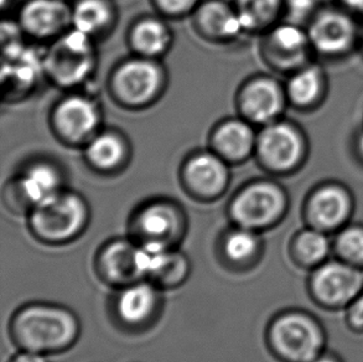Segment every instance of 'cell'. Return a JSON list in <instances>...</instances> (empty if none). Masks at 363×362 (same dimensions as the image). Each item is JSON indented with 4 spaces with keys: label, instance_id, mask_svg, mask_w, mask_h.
Listing matches in <instances>:
<instances>
[{
    "label": "cell",
    "instance_id": "26",
    "mask_svg": "<svg viewBox=\"0 0 363 362\" xmlns=\"http://www.w3.org/2000/svg\"><path fill=\"white\" fill-rule=\"evenodd\" d=\"M130 43L142 57L155 59L167 53L172 43V34L162 20L147 18L140 20L133 28Z\"/></svg>",
    "mask_w": 363,
    "mask_h": 362
},
{
    "label": "cell",
    "instance_id": "18",
    "mask_svg": "<svg viewBox=\"0 0 363 362\" xmlns=\"http://www.w3.org/2000/svg\"><path fill=\"white\" fill-rule=\"evenodd\" d=\"M284 87L290 107L299 112H314L328 98L329 77L324 67L314 60L288 75Z\"/></svg>",
    "mask_w": 363,
    "mask_h": 362
},
{
    "label": "cell",
    "instance_id": "27",
    "mask_svg": "<svg viewBox=\"0 0 363 362\" xmlns=\"http://www.w3.org/2000/svg\"><path fill=\"white\" fill-rule=\"evenodd\" d=\"M236 10L245 31L269 30L283 20L284 0H237Z\"/></svg>",
    "mask_w": 363,
    "mask_h": 362
},
{
    "label": "cell",
    "instance_id": "9",
    "mask_svg": "<svg viewBox=\"0 0 363 362\" xmlns=\"http://www.w3.org/2000/svg\"><path fill=\"white\" fill-rule=\"evenodd\" d=\"M147 265V251L129 236L106 241L94 260L97 278L113 290L145 279Z\"/></svg>",
    "mask_w": 363,
    "mask_h": 362
},
{
    "label": "cell",
    "instance_id": "21",
    "mask_svg": "<svg viewBox=\"0 0 363 362\" xmlns=\"http://www.w3.org/2000/svg\"><path fill=\"white\" fill-rule=\"evenodd\" d=\"M313 287L321 300L331 305H342L359 297L363 287L362 274L351 265L330 262L315 273Z\"/></svg>",
    "mask_w": 363,
    "mask_h": 362
},
{
    "label": "cell",
    "instance_id": "38",
    "mask_svg": "<svg viewBox=\"0 0 363 362\" xmlns=\"http://www.w3.org/2000/svg\"><path fill=\"white\" fill-rule=\"evenodd\" d=\"M310 362H337L335 360L334 358H330V356H318V358H315L313 361Z\"/></svg>",
    "mask_w": 363,
    "mask_h": 362
},
{
    "label": "cell",
    "instance_id": "36",
    "mask_svg": "<svg viewBox=\"0 0 363 362\" xmlns=\"http://www.w3.org/2000/svg\"><path fill=\"white\" fill-rule=\"evenodd\" d=\"M354 149L357 159H359V162L363 163V126L356 133V137H354Z\"/></svg>",
    "mask_w": 363,
    "mask_h": 362
},
{
    "label": "cell",
    "instance_id": "17",
    "mask_svg": "<svg viewBox=\"0 0 363 362\" xmlns=\"http://www.w3.org/2000/svg\"><path fill=\"white\" fill-rule=\"evenodd\" d=\"M182 182L195 200H217L225 194L230 182L226 160L216 153H199L182 169Z\"/></svg>",
    "mask_w": 363,
    "mask_h": 362
},
{
    "label": "cell",
    "instance_id": "20",
    "mask_svg": "<svg viewBox=\"0 0 363 362\" xmlns=\"http://www.w3.org/2000/svg\"><path fill=\"white\" fill-rule=\"evenodd\" d=\"M3 84L9 93L29 89L45 71V59L18 40L3 43Z\"/></svg>",
    "mask_w": 363,
    "mask_h": 362
},
{
    "label": "cell",
    "instance_id": "6",
    "mask_svg": "<svg viewBox=\"0 0 363 362\" xmlns=\"http://www.w3.org/2000/svg\"><path fill=\"white\" fill-rule=\"evenodd\" d=\"M162 292L147 279L114 289L108 299L109 320L123 334L135 336L147 333L162 318Z\"/></svg>",
    "mask_w": 363,
    "mask_h": 362
},
{
    "label": "cell",
    "instance_id": "31",
    "mask_svg": "<svg viewBox=\"0 0 363 362\" xmlns=\"http://www.w3.org/2000/svg\"><path fill=\"white\" fill-rule=\"evenodd\" d=\"M337 250L352 263H363V227L350 226L340 232Z\"/></svg>",
    "mask_w": 363,
    "mask_h": 362
},
{
    "label": "cell",
    "instance_id": "3",
    "mask_svg": "<svg viewBox=\"0 0 363 362\" xmlns=\"http://www.w3.org/2000/svg\"><path fill=\"white\" fill-rule=\"evenodd\" d=\"M361 25L359 13L344 3H324L305 28L315 59H347L359 50Z\"/></svg>",
    "mask_w": 363,
    "mask_h": 362
},
{
    "label": "cell",
    "instance_id": "15",
    "mask_svg": "<svg viewBox=\"0 0 363 362\" xmlns=\"http://www.w3.org/2000/svg\"><path fill=\"white\" fill-rule=\"evenodd\" d=\"M117 97L128 106H144L162 89V72L152 59L139 57L121 65L113 76Z\"/></svg>",
    "mask_w": 363,
    "mask_h": 362
},
{
    "label": "cell",
    "instance_id": "40",
    "mask_svg": "<svg viewBox=\"0 0 363 362\" xmlns=\"http://www.w3.org/2000/svg\"><path fill=\"white\" fill-rule=\"evenodd\" d=\"M361 274H362V279H363V270H362V272H361Z\"/></svg>",
    "mask_w": 363,
    "mask_h": 362
},
{
    "label": "cell",
    "instance_id": "14",
    "mask_svg": "<svg viewBox=\"0 0 363 362\" xmlns=\"http://www.w3.org/2000/svg\"><path fill=\"white\" fill-rule=\"evenodd\" d=\"M354 210V197L339 181H324L310 191L305 202L306 219L318 230H335L344 225Z\"/></svg>",
    "mask_w": 363,
    "mask_h": 362
},
{
    "label": "cell",
    "instance_id": "10",
    "mask_svg": "<svg viewBox=\"0 0 363 362\" xmlns=\"http://www.w3.org/2000/svg\"><path fill=\"white\" fill-rule=\"evenodd\" d=\"M45 72L62 87H74L89 77L94 67L91 36L72 29L62 35L45 56Z\"/></svg>",
    "mask_w": 363,
    "mask_h": 362
},
{
    "label": "cell",
    "instance_id": "1",
    "mask_svg": "<svg viewBox=\"0 0 363 362\" xmlns=\"http://www.w3.org/2000/svg\"><path fill=\"white\" fill-rule=\"evenodd\" d=\"M82 324L72 309L49 302H29L11 314L9 336L18 350L59 355L79 343Z\"/></svg>",
    "mask_w": 363,
    "mask_h": 362
},
{
    "label": "cell",
    "instance_id": "28",
    "mask_svg": "<svg viewBox=\"0 0 363 362\" xmlns=\"http://www.w3.org/2000/svg\"><path fill=\"white\" fill-rule=\"evenodd\" d=\"M113 9L108 0H79L71 10V24L79 33L94 36L108 28Z\"/></svg>",
    "mask_w": 363,
    "mask_h": 362
},
{
    "label": "cell",
    "instance_id": "13",
    "mask_svg": "<svg viewBox=\"0 0 363 362\" xmlns=\"http://www.w3.org/2000/svg\"><path fill=\"white\" fill-rule=\"evenodd\" d=\"M238 106L245 121L264 127L283 118L289 103L284 84L269 76H258L242 87Z\"/></svg>",
    "mask_w": 363,
    "mask_h": 362
},
{
    "label": "cell",
    "instance_id": "2",
    "mask_svg": "<svg viewBox=\"0 0 363 362\" xmlns=\"http://www.w3.org/2000/svg\"><path fill=\"white\" fill-rule=\"evenodd\" d=\"M91 210L84 197L62 190L35 206L28 215V227L34 240L50 247L74 243L89 229Z\"/></svg>",
    "mask_w": 363,
    "mask_h": 362
},
{
    "label": "cell",
    "instance_id": "39",
    "mask_svg": "<svg viewBox=\"0 0 363 362\" xmlns=\"http://www.w3.org/2000/svg\"><path fill=\"white\" fill-rule=\"evenodd\" d=\"M359 50L363 51V19L362 25H361V43H359Z\"/></svg>",
    "mask_w": 363,
    "mask_h": 362
},
{
    "label": "cell",
    "instance_id": "7",
    "mask_svg": "<svg viewBox=\"0 0 363 362\" xmlns=\"http://www.w3.org/2000/svg\"><path fill=\"white\" fill-rule=\"evenodd\" d=\"M255 153L265 170L274 175H290L308 162L309 138L299 124L280 118L262 127Z\"/></svg>",
    "mask_w": 363,
    "mask_h": 362
},
{
    "label": "cell",
    "instance_id": "35",
    "mask_svg": "<svg viewBox=\"0 0 363 362\" xmlns=\"http://www.w3.org/2000/svg\"><path fill=\"white\" fill-rule=\"evenodd\" d=\"M8 362H50L46 355L19 350Z\"/></svg>",
    "mask_w": 363,
    "mask_h": 362
},
{
    "label": "cell",
    "instance_id": "25",
    "mask_svg": "<svg viewBox=\"0 0 363 362\" xmlns=\"http://www.w3.org/2000/svg\"><path fill=\"white\" fill-rule=\"evenodd\" d=\"M197 28L211 40H231L245 30L236 9L226 3L211 0L201 5L196 14Z\"/></svg>",
    "mask_w": 363,
    "mask_h": 362
},
{
    "label": "cell",
    "instance_id": "5",
    "mask_svg": "<svg viewBox=\"0 0 363 362\" xmlns=\"http://www.w3.org/2000/svg\"><path fill=\"white\" fill-rule=\"evenodd\" d=\"M289 206L283 186L273 180H257L237 191L227 215L232 225L262 232L278 225Z\"/></svg>",
    "mask_w": 363,
    "mask_h": 362
},
{
    "label": "cell",
    "instance_id": "32",
    "mask_svg": "<svg viewBox=\"0 0 363 362\" xmlns=\"http://www.w3.org/2000/svg\"><path fill=\"white\" fill-rule=\"evenodd\" d=\"M324 3L323 0H284L283 20L306 28Z\"/></svg>",
    "mask_w": 363,
    "mask_h": 362
},
{
    "label": "cell",
    "instance_id": "16",
    "mask_svg": "<svg viewBox=\"0 0 363 362\" xmlns=\"http://www.w3.org/2000/svg\"><path fill=\"white\" fill-rule=\"evenodd\" d=\"M264 242L259 232L231 225L222 231L215 245L216 260L223 270L235 274L248 273L259 265Z\"/></svg>",
    "mask_w": 363,
    "mask_h": 362
},
{
    "label": "cell",
    "instance_id": "30",
    "mask_svg": "<svg viewBox=\"0 0 363 362\" xmlns=\"http://www.w3.org/2000/svg\"><path fill=\"white\" fill-rule=\"evenodd\" d=\"M330 242L328 237L318 230L303 231L293 243V255L304 263H318L329 255Z\"/></svg>",
    "mask_w": 363,
    "mask_h": 362
},
{
    "label": "cell",
    "instance_id": "33",
    "mask_svg": "<svg viewBox=\"0 0 363 362\" xmlns=\"http://www.w3.org/2000/svg\"><path fill=\"white\" fill-rule=\"evenodd\" d=\"M199 0H155L159 9L169 15L186 14L196 6Z\"/></svg>",
    "mask_w": 363,
    "mask_h": 362
},
{
    "label": "cell",
    "instance_id": "12",
    "mask_svg": "<svg viewBox=\"0 0 363 362\" xmlns=\"http://www.w3.org/2000/svg\"><path fill=\"white\" fill-rule=\"evenodd\" d=\"M62 190V177L59 169L49 163H36L20 175L5 195L8 210L16 215L26 214L40 202Z\"/></svg>",
    "mask_w": 363,
    "mask_h": 362
},
{
    "label": "cell",
    "instance_id": "11",
    "mask_svg": "<svg viewBox=\"0 0 363 362\" xmlns=\"http://www.w3.org/2000/svg\"><path fill=\"white\" fill-rule=\"evenodd\" d=\"M263 55L273 69L286 75L315 60L306 29L284 20L267 30Z\"/></svg>",
    "mask_w": 363,
    "mask_h": 362
},
{
    "label": "cell",
    "instance_id": "22",
    "mask_svg": "<svg viewBox=\"0 0 363 362\" xmlns=\"http://www.w3.org/2000/svg\"><path fill=\"white\" fill-rule=\"evenodd\" d=\"M71 23V10L64 0H30L20 13V26L38 39L60 34Z\"/></svg>",
    "mask_w": 363,
    "mask_h": 362
},
{
    "label": "cell",
    "instance_id": "34",
    "mask_svg": "<svg viewBox=\"0 0 363 362\" xmlns=\"http://www.w3.org/2000/svg\"><path fill=\"white\" fill-rule=\"evenodd\" d=\"M350 319L356 327L363 328V294L359 295L351 304Z\"/></svg>",
    "mask_w": 363,
    "mask_h": 362
},
{
    "label": "cell",
    "instance_id": "37",
    "mask_svg": "<svg viewBox=\"0 0 363 362\" xmlns=\"http://www.w3.org/2000/svg\"><path fill=\"white\" fill-rule=\"evenodd\" d=\"M345 5H347L349 8L354 10L356 13H363V0H339Z\"/></svg>",
    "mask_w": 363,
    "mask_h": 362
},
{
    "label": "cell",
    "instance_id": "24",
    "mask_svg": "<svg viewBox=\"0 0 363 362\" xmlns=\"http://www.w3.org/2000/svg\"><path fill=\"white\" fill-rule=\"evenodd\" d=\"M257 136L248 121L230 119L217 128L212 137L215 152L225 160L240 163L255 152Z\"/></svg>",
    "mask_w": 363,
    "mask_h": 362
},
{
    "label": "cell",
    "instance_id": "8",
    "mask_svg": "<svg viewBox=\"0 0 363 362\" xmlns=\"http://www.w3.org/2000/svg\"><path fill=\"white\" fill-rule=\"evenodd\" d=\"M267 345L284 362H310L323 348V335L313 319L298 312L277 315L267 328Z\"/></svg>",
    "mask_w": 363,
    "mask_h": 362
},
{
    "label": "cell",
    "instance_id": "29",
    "mask_svg": "<svg viewBox=\"0 0 363 362\" xmlns=\"http://www.w3.org/2000/svg\"><path fill=\"white\" fill-rule=\"evenodd\" d=\"M125 152L122 138L113 133H101L91 138L86 157L92 167L102 172H111L122 164Z\"/></svg>",
    "mask_w": 363,
    "mask_h": 362
},
{
    "label": "cell",
    "instance_id": "19",
    "mask_svg": "<svg viewBox=\"0 0 363 362\" xmlns=\"http://www.w3.org/2000/svg\"><path fill=\"white\" fill-rule=\"evenodd\" d=\"M101 122L97 104L86 96L65 98L54 113L55 127L69 142H82L94 137Z\"/></svg>",
    "mask_w": 363,
    "mask_h": 362
},
{
    "label": "cell",
    "instance_id": "23",
    "mask_svg": "<svg viewBox=\"0 0 363 362\" xmlns=\"http://www.w3.org/2000/svg\"><path fill=\"white\" fill-rule=\"evenodd\" d=\"M191 272V260L180 248L147 251L145 279L162 290L180 288L189 280Z\"/></svg>",
    "mask_w": 363,
    "mask_h": 362
},
{
    "label": "cell",
    "instance_id": "4",
    "mask_svg": "<svg viewBox=\"0 0 363 362\" xmlns=\"http://www.w3.org/2000/svg\"><path fill=\"white\" fill-rule=\"evenodd\" d=\"M189 231V220L182 206L172 200L147 201L133 212L128 236L147 251L180 248Z\"/></svg>",
    "mask_w": 363,
    "mask_h": 362
}]
</instances>
